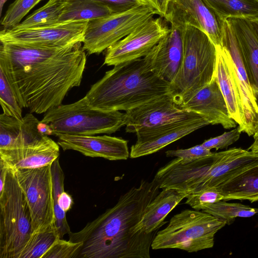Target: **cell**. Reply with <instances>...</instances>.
Returning a JSON list of instances; mask_svg holds the SVG:
<instances>
[{
    "mask_svg": "<svg viewBox=\"0 0 258 258\" xmlns=\"http://www.w3.org/2000/svg\"><path fill=\"white\" fill-rule=\"evenodd\" d=\"M0 58L20 106L37 114L62 104L69 91L80 85L86 64L82 42L60 48L1 42Z\"/></svg>",
    "mask_w": 258,
    "mask_h": 258,
    "instance_id": "obj_1",
    "label": "cell"
},
{
    "mask_svg": "<svg viewBox=\"0 0 258 258\" xmlns=\"http://www.w3.org/2000/svg\"><path fill=\"white\" fill-rule=\"evenodd\" d=\"M159 189L154 178L151 181L142 180L82 230L71 231L69 240L82 243L78 258H150L158 231H138L137 226Z\"/></svg>",
    "mask_w": 258,
    "mask_h": 258,
    "instance_id": "obj_2",
    "label": "cell"
},
{
    "mask_svg": "<svg viewBox=\"0 0 258 258\" xmlns=\"http://www.w3.org/2000/svg\"><path fill=\"white\" fill-rule=\"evenodd\" d=\"M173 93L170 83L154 73L143 57L114 66L85 96L96 108L126 111Z\"/></svg>",
    "mask_w": 258,
    "mask_h": 258,
    "instance_id": "obj_3",
    "label": "cell"
},
{
    "mask_svg": "<svg viewBox=\"0 0 258 258\" xmlns=\"http://www.w3.org/2000/svg\"><path fill=\"white\" fill-rule=\"evenodd\" d=\"M183 55L171 85L175 101L182 99L209 83L216 62V46L206 33L185 25L182 30Z\"/></svg>",
    "mask_w": 258,
    "mask_h": 258,
    "instance_id": "obj_4",
    "label": "cell"
},
{
    "mask_svg": "<svg viewBox=\"0 0 258 258\" xmlns=\"http://www.w3.org/2000/svg\"><path fill=\"white\" fill-rule=\"evenodd\" d=\"M49 125L52 135L91 136L112 134L125 124V114L93 107L85 96L69 104H60L45 113L40 120Z\"/></svg>",
    "mask_w": 258,
    "mask_h": 258,
    "instance_id": "obj_5",
    "label": "cell"
},
{
    "mask_svg": "<svg viewBox=\"0 0 258 258\" xmlns=\"http://www.w3.org/2000/svg\"><path fill=\"white\" fill-rule=\"evenodd\" d=\"M227 222L209 213L186 209L173 216L156 233L153 249L177 248L188 252L212 248L215 234Z\"/></svg>",
    "mask_w": 258,
    "mask_h": 258,
    "instance_id": "obj_6",
    "label": "cell"
},
{
    "mask_svg": "<svg viewBox=\"0 0 258 258\" xmlns=\"http://www.w3.org/2000/svg\"><path fill=\"white\" fill-rule=\"evenodd\" d=\"M32 232L25 195L14 170L9 167L0 191V258H19Z\"/></svg>",
    "mask_w": 258,
    "mask_h": 258,
    "instance_id": "obj_7",
    "label": "cell"
},
{
    "mask_svg": "<svg viewBox=\"0 0 258 258\" xmlns=\"http://www.w3.org/2000/svg\"><path fill=\"white\" fill-rule=\"evenodd\" d=\"M158 15L150 5L133 8L88 21L83 47L99 54Z\"/></svg>",
    "mask_w": 258,
    "mask_h": 258,
    "instance_id": "obj_8",
    "label": "cell"
},
{
    "mask_svg": "<svg viewBox=\"0 0 258 258\" xmlns=\"http://www.w3.org/2000/svg\"><path fill=\"white\" fill-rule=\"evenodd\" d=\"M14 170L29 208L33 232L55 224L51 164Z\"/></svg>",
    "mask_w": 258,
    "mask_h": 258,
    "instance_id": "obj_9",
    "label": "cell"
},
{
    "mask_svg": "<svg viewBox=\"0 0 258 258\" xmlns=\"http://www.w3.org/2000/svg\"><path fill=\"white\" fill-rule=\"evenodd\" d=\"M88 21H73L20 30L2 29L0 42L49 48L83 43Z\"/></svg>",
    "mask_w": 258,
    "mask_h": 258,
    "instance_id": "obj_10",
    "label": "cell"
},
{
    "mask_svg": "<svg viewBox=\"0 0 258 258\" xmlns=\"http://www.w3.org/2000/svg\"><path fill=\"white\" fill-rule=\"evenodd\" d=\"M162 17L153 18L106 49L104 64L115 66L146 56L170 31Z\"/></svg>",
    "mask_w": 258,
    "mask_h": 258,
    "instance_id": "obj_11",
    "label": "cell"
},
{
    "mask_svg": "<svg viewBox=\"0 0 258 258\" xmlns=\"http://www.w3.org/2000/svg\"><path fill=\"white\" fill-rule=\"evenodd\" d=\"M125 114V131L132 133L203 117L181 108L175 101L173 94L152 100L126 111Z\"/></svg>",
    "mask_w": 258,
    "mask_h": 258,
    "instance_id": "obj_12",
    "label": "cell"
},
{
    "mask_svg": "<svg viewBox=\"0 0 258 258\" xmlns=\"http://www.w3.org/2000/svg\"><path fill=\"white\" fill-rule=\"evenodd\" d=\"M165 19L201 30L221 45L223 21L204 0H170Z\"/></svg>",
    "mask_w": 258,
    "mask_h": 258,
    "instance_id": "obj_13",
    "label": "cell"
},
{
    "mask_svg": "<svg viewBox=\"0 0 258 258\" xmlns=\"http://www.w3.org/2000/svg\"><path fill=\"white\" fill-rule=\"evenodd\" d=\"M175 101L181 108L203 116L210 124H220L225 129L236 126V122L230 115L215 75L212 80L202 88Z\"/></svg>",
    "mask_w": 258,
    "mask_h": 258,
    "instance_id": "obj_14",
    "label": "cell"
},
{
    "mask_svg": "<svg viewBox=\"0 0 258 258\" xmlns=\"http://www.w3.org/2000/svg\"><path fill=\"white\" fill-rule=\"evenodd\" d=\"M221 45L229 52L234 65L239 86L244 115L242 133L249 136L254 134V126L258 117V105L249 82L240 45L229 21L224 20Z\"/></svg>",
    "mask_w": 258,
    "mask_h": 258,
    "instance_id": "obj_15",
    "label": "cell"
},
{
    "mask_svg": "<svg viewBox=\"0 0 258 258\" xmlns=\"http://www.w3.org/2000/svg\"><path fill=\"white\" fill-rule=\"evenodd\" d=\"M170 31L144 57L152 71L170 83L180 68L184 26L170 22Z\"/></svg>",
    "mask_w": 258,
    "mask_h": 258,
    "instance_id": "obj_16",
    "label": "cell"
},
{
    "mask_svg": "<svg viewBox=\"0 0 258 258\" xmlns=\"http://www.w3.org/2000/svg\"><path fill=\"white\" fill-rule=\"evenodd\" d=\"M205 118L179 122L161 127L136 133L137 141L131 148L130 156L137 158L157 152L169 144L208 125Z\"/></svg>",
    "mask_w": 258,
    "mask_h": 258,
    "instance_id": "obj_17",
    "label": "cell"
},
{
    "mask_svg": "<svg viewBox=\"0 0 258 258\" xmlns=\"http://www.w3.org/2000/svg\"><path fill=\"white\" fill-rule=\"evenodd\" d=\"M57 143L63 151L73 150L86 156L109 160H125L130 156L127 141L120 138L103 136L60 135Z\"/></svg>",
    "mask_w": 258,
    "mask_h": 258,
    "instance_id": "obj_18",
    "label": "cell"
},
{
    "mask_svg": "<svg viewBox=\"0 0 258 258\" xmlns=\"http://www.w3.org/2000/svg\"><path fill=\"white\" fill-rule=\"evenodd\" d=\"M59 146L48 136L24 146L0 149V160L14 170L41 167L59 158Z\"/></svg>",
    "mask_w": 258,
    "mask_h": 258,
    "instance_id": "obj_19",
    "label": "cell"
},
{
    "mask_svg": "<svg viewBox=\"0 0 258 258\" xmlns=\"http://www.w3.org/2000/svg\"><path fill=\"white\" fill-rule=\"evenodd\" d=\"M217 58L214 75L226 102L231 117L238 124L242 133L244 115L239 86L231 57L223 46H216Z\"/></svg>",
    "mask_w": 258,
    "mask_h": 258,
    "instance_id": "obj_20",
    "label": "cell"
},
{
    "mask_svg": "<svg viewBox=\"0 0 258 258\" xmlns=\"http://www.w3.org/2000/svg\"><path fill=\"white\" fill-rule=\"evenodd\" d=\"M40 121L32 113L18 119L4 113L0 115V149L24 146L44 136L38 129Z\"/></svg>",
    "mask_w": 258,
    "mask_h": 258,
    "instance_id": "obj_21",
    "label": "cell"
},
{
    "mask_svg": "<svg viewBox=\"0 0 258 258\" xmlns=\"http://www.w3.org/2000/svg\"><path fill=\"white\" fill-rule=\"evenodd\" d=\"M258 105V37L248 19L230 18Z\"/></svg>",
    "mask_w": 258,
    "mask_h": 258,
    "instance_id": "obj_22",
    "label": "cell"
},
{
    "mask_svg": "<svg viewBox=\"0 0 258 258\" xmlns=\"http://www.w3.org/2000/svg\"><path fill=\"white\" fill-rule=\"evenodd\" d=\"M174 189L164 188L150 202L137 226L138 231H158L166 222V216L187 195Z\"/></svg>",
    "mask_w": 258,
    "mask_h": 258,
    "instance_id": "obj_23",
    "label": "cell"
},
{
    "mask_svg": "<svg viewBox=\"0 0 258 258\" xmlns=\"http://www.w3.org/2000/svg\"><path fill=\"white\" fill-rule=\"evenodd\" d=\"M54 223L59 238L71 232L66 213L73 204L72 197L64 190V175L59 162V158L51 164Z\"/></svg>",
    "mask_w": 258,
    "mask_h": 258,
    "instance_id": "obj_24",
    "label": "cell"
},
{
    "mask_svg": "<svg viewBox=\"0 0 258 258\" xmlns=\"http://www.w3.org/2000/svg\"><path fill=\"white\" fill-rule=\"evenodd\" d=\"M223 200L258 201V164L230 179L218 187Z\"/></svg>",
    "mask_w": 258,
    "mask_h": 258,
    "instance_id": "obj_25",
    "label": "cell"
},
{
    "mask_svg": "<svg viewBox=\"0 0 258 258\" xmlns=\"http://www.w3.org/2000/svg\"><path fill=\"white\" fill-rule=\"evenodd\" d=\"M113 13L110 8L95 0H65L57 23L89 21Z\"/></svg>",
    "mask_w": 258,
    "mask_h": 258,
    "instance_id": "obj_26",
    "label": "cell"
},
{
    "mask_svg": "<svg viewBox=\"0 0 258 258\" xmlns=\"http://www.w3.org/2000/svg\"><path fill=\"white\" fill-rule=\"evenodd\" d=\"M223 21L258 18V0H204Z\"/></svg>",
    "mask_w": 258,
    "mask_h": 258,
    "instance_id": "obj_27",
    "label": "cell"
},
{
    "mask_svg": "<svg viewBox=\"0 0 258 258\" xmlns=\"http://www.w3.org/2000/svg\"><path fill=\"white\" fill-rule=\"evenodd\" d=\"M65 0H49L44 6L29 15L13 30L48 26L57 24Z\"/></svg>",
    "mask_w": 258,
    "mask_h": 258,
    "instance_id": "obj_28",
    "label": "cell"
},
{
    "mask_svg": "<svg viewBox=\"0 0 258 258\" xmlns=\"http://www.w3.org/2000/svg\"><path fill=\"white\" fill-rule=\"evenodd\" d=\"M58 238L54 224L36 230L32 233L19 258H42Z\"/></svg>",
    "mask_w": 258,
    "mask_h": 258,
    "instance_id": "obj_29",
    "label": "cell"
},
{
    "mask_svg": "<svg viewBox=\"0 0 258 258\" xmlns=\"http://www.w3.org/2000/svg\"><path fill=\"white\" fill-rule=\"evenodd\" d=\"M0 103L3 113L18 119L23 118L22 108L11 82L7 64L2 58H0Z\"/></svg>",
    "mask_w": 258,
    "mask_h": 258,
    "instance_id": "obj_30",
    "label": "cell"
},
{
    "mask_svg": "<svg viewBox=\"0 0 258 258\" xmlns=\"http://www.w3.org/2000/svg\"><path fill=\"white\" fill-rule=\"evenodd\" d=\"M230 224L237 217L248 218L258 213V208L240 203H229L223 200L209 205L202 210Z\"/></svg>",
    "mask_w": 258,
    "mask_h": 258,
    "instance_id": "obj_31",
    "label": "cell"
},
{
    "mask_svg": "<svg viewBox=\"0 0 258 258\" xmlns=\"http://www.w3.org/2000/svg\"><path fill=\"white\" fill-rule=\"evenodd\" d=\"M42 0H15L1 19L2 29H11L19 25L24 17Z\"/></svg>",
    "mask_w": 258,
    "mask_h": 258,
    "instance_id": "obj_32",
    "label": "cell"
},
{
    "mask_svg": "<svg viewBox=\"0 0 258 258\" xmlns=\"http://www.w3.org/2000/svg\"><path fill=\"white\" fill-rule=\"evenodd\" d=\"M223 198L218 187H210L188 193L184 203L194 209L200 211L209 205L223 200Z\"/></svg>",
    "mask_w": 258,
    "mask_h": 258,
    "instance_id": "obj_33",
    "label": "cell"
},
{
    "mask_svg": "<svg viewBox=\"0 0 258 258\" xmlns=\"http://www.w3.org/2000/svg\"><path fill=\"white\" fill-rule=\"evenodd\" d=\"M82 242L57 239L42 258H78Z\"/></svg>",
    "mask_w": 258,
    "mask_h": 258,
    "instance_id": "obj_34",
    "label": "cell"
},
{
    "mask_svg": "<svg viewBox=\"0 0 258 258\" xmlns=\"http://www.w3.org/2000/svg\"><path fill=\"white\" fill-rule=\"evenodd\" d=\"M212 152L201 144L185 149L168 150L165 152L167 157H176L181 163H187L212 155Z\"/></svg>",
    "mask_w": 258,
    "mask_h": 258,
    "instance_id": "obj_35",
    "label": "cell"
},
{
    "mask_svg": "<svg viewBox=\"0 0 258 258\" xmlns=\"http://www.w3.org/2000/svg\"><path fill=\"white\" fill-rule=\"evenodd\" d=\"M240 134L238 127L220 136L205 140L201 145L210 150L212 149L218 150L227 148L239 139Z\"/></svg>",
    "mask_w": 258,
    "mask_h": 258,
    "instance_id": "obj_36",
    "label": "cell"
},
{
    "mask_svg": "<svg viewBox=\"0 0 258 258\" xmlns=\"http://www.w3.org/2000/svg\"><path fill=\"white\" fill-rule=\"evenodd\" d=\"M110 8L114 13L148 5L146 0H95Z\"/></svg>",
    "mask_w": 258,
    "mask_h": 258,
    "instance_id": "obj_37",
    "label": "cell"
},
{
    "mask_svg": "<svg viewBox=\"0 0 258 258\" xmlns=\"http://www.w3.org/2000/svg\"><path fill=\"white\" fill-rule=\"evenodd\" d=\"M146 1L156 11L158 15L165 18L169 0H146Z\"/></svg>",
    "mask_w": 258,
    "mask_h": 258,
    "instance_id": "obj_38",
    "label": "cell"
},
{
    "mask_svg": "<svg viewBox=\"0 0 258 258\" xmlns=\"http://www.w3.org/2000/svg\"><path fill=\"white\" fill-rule=\"evenodd\" d=\"M8 169L7 165L0 160V191L4 188Z\"/></svg>",
    "mask_w": 258,
    "mask_h": 258,
    "instance_id": "obj_39",
    "label": "cell"
},
{
    "mask_svg": "<svg viewBox=\"0 0 258 258\" xmlns=\"http://www.w3.org/2000/svg\"><path fill=\"white\" fill-rule=\"evenodd\" d=\"M38 129L39 131L44 135H52V131L49 125L45 123L40 121L38 124Z\"/></svg>",
    "mask_w": 258,
    "mask_h": 258,
    "instance_id": "obj_40",
    "label": "cell"
},
{
    "mask_svg": "<svg viewBox=\"0 0 258 258\" xmlns=\"http://www.w3.org/2000/svg\"><path fill=\"white\" fill-rule=\"evenodd\" d=\"M253 143L247 150L258 155V135H253Z\"/></svg>",
    "mask_w": 258,
    "mask_h": 258,
    "instance_id": "obj_41",
    "label": "cell"
},
{
    "mask_svg": "<svg viewBox=\"0 0 258 258\" xmlns=\"http://www.w3.org/2000/svg\"><path fill=\"white\" fill-rule=\"evenodd\" d=\"M258 37V18L249 19Z\"/></svg>",
    "mask_w": 258,
    "mask_h": 258,
    "instance_id": "obj_42",
    "label": "cell"
},
{
    "mask_svg": "<svg viewBox=\"0 0 258 258\" xmlns=\"http://www.w3.org/2000/svg\"><path fill=\"white\" fill-rule=\"evenodd\" d=\"M253 135H258V117H257L256 123L254 126V134H253Z\"/></svg>",
    "mask_w": 258,
    "mask_h": 258,
    "instance_id": "obj_43",
    "label": "cell"
},
{
    "mask_svg": "<svg viewBox=\"0 0 258 258\" xmlns=\"http://www.w3.org/2000/svg\"><path fill=\"white\" fill-rule=\"evenodd\" d=\"M7 0H0V15H2L3 7Z\"/></svg>",
    "mask_w": 258,
    "mask_h": 258,
    "instance_id": "obj_44",
    "label": "cell"
},
{
    "mask_svg": "<svg viewBox=\"0 0 258 258\" xmlns=\"http://www.w3.org/2000/svg\"><path fill=\"white\" fill-rule=\"evenodd\" d=\"M170 1V0H169Z\"/></svg>",
    "mask_w": 258,
    "mask_h": 258,
    "instance_id": "obj_45",
    "label": "cell"
}]
</instances>
